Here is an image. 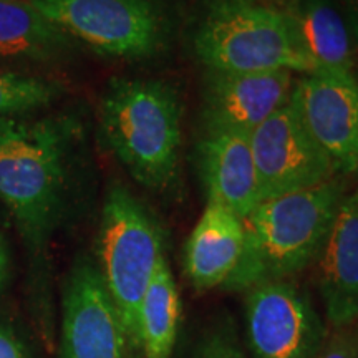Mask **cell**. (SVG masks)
I'll use <instances>...</instances> for the list:
<instances>
[{"instance_id": "cell-15", "label": "cell", "mask_w": 358, "mask_h": 358, "mask_svg": "<svg viewBox=\"0 0 358 358\" xmlns=\"http://www.w3.org/2000/svg\"><path fill=\"white\" fill-rule=\"evenodd\" d=\"M77 45L35 8L30 0H0V58L57 62Z\"/></svg>"}, {"instance_id": "cell-12", "label": "cell", "mask_w": 358, "mask_h": 358, "mask_svg": "<svg viewBox=\"0 0 358 358\" xmlns=\"http://www.w3.org/2000/svg\"><path fill=\"white\" fill-rule=\"evenodd\" d=\"M315 264L327 320L348 329L358 320V185L340 204Z\"/></svg>"}, {"instance_id": "cell-2", "label": "cell", "mask_w": 358, "mask_h": 358, "mask_svg": "<svg viewBox=\"0 0 358 358\" xmlns=\"http://www.w3.org/2000/svg\"><path fill=\"white\" fill-rule=\"evenodd\" d=\"M105 146L138 185L168 192L181 181L182 105L161 80L113 78L98 105Z\"/></svg>"}, {"instance_id": "cell-13", "label": "cell", "mask_w": 358, "mask_h": 358, "mask_svg": "<svg viewBox=\"0 0 358 358\" xmlns=\"http://www.w3.org/2000/svg\"><path fill=\"white\" fill-rule=\"evenodd\" d=\"M198 158L208 203L222 206L241 219L261 203L250 134L203 131Z\"/></svg>"}, {"instance_id": "cell-7", "label": "cell", "mask_w": 358, "mask_h": 358, "mask_svg": "<svg viewBox=\"0 0 358 358\" xmlns=\"http://www.w3.org/2000/svg\"><path fill=\"white\" fill-rule=\"evenodd\" d=\"M245 292V324L254 357H317L329 334L301 285L294 279L268 280Z\"/></svg>"}, {"instance_id": "cell-10", "label": "cell", "mask_w": 358, "mask_h": 358, "mask_svg": "<svg viewBox=\"0 0 358 358\" xmlns=\"http://www.w3.org/2000/svg\"><path fill=\"white\" fill-rule=\"evenodd\" d=\"M129 353L127 330L96 264L78 259L64 289L60 358H128Z\"/></svg>"}, {"instance_id": "cell-6", "label": "cell", "mask_w": 358, "mask_h": 358, "mask_svg": "<svg viewBox=\"0 0 358 358\" xmlns=\"http://www.w3.org/2000/svg\"><path fill=\"white\" fill-rule=\"evenodd\" d=\"M77 43L101 57L148 60L169 45V19L159 0H30Z\"/></svg>"}, {"instance_id": "cell-5", "label": "cell", "mask_w": 358, "mask_h": 358, "mask_svg": "<svg viewBox=\"0 0 358 358\" xmlns=\"http://www.w3.org/2000/svg\"><path fill=\"white\" fill-rule=\"evenodd\" d=\"M98 272L136 352L138 315L164 259L163 234L150 209L127 186L113 185L103 203L98 229Z\"/></svg>"}, {"instance_id": "cell-18", "label": "cell", "mask_w": 358, "mask_h": 358, "mask_svg": "<svg viewBox=\"0 0 358 358\" xmlns=\"http://www.w3.org/2000/svg\"><path fill=\"white\" fill-rule=\"evenodd\" d=\"M62 93L64 87L53 80L0 69V120L47 108Z\"/></svg>"}, {"instance_id": "cell-4", "label": "cell", "mask_w": 358, "mask_h": 358, "mask_svg": "<svg viewBox=\"0 0 358 358\" xmlns=\"http://www.w3.org/2000/svg\"><path fill=\"white\" fill-rule=\"evenodd\" d=\"M194 53L204 70L315 73L294 15L252 0H208L194 34Z\"/></svg>"}, {"instance_id": "cell-19", "label": "cell", "mask_w": 358, "mask_h": 358, "mask_svg": "<svg viewBox=\"0 0 358 358\" xmlns=\"http://www.w3.org/2000/svg\"><path fill=\"white\" fill-rule=\"evenodd\" d=\"M315 358H358L357 337L348 329H335Z\"/></svg>"}, {"instance_id": "cell-9", "label": "cell", "mask_w": 358, "mask_h": 358, "mask_svg": "<svg viewBox=\"0 0 358 358\" xmlns=\"http://www.w3.org/2000/svg\"><path fill=\"white\" fill-rule=\"evenodd\" d=\"M290 103L337 176L358 174V73L295 78Z\"/></svg>"}, {"instance_id": "cell-8", "label": "cell", "mask_w": 358, "mask_h": 358, "mask_svg": "<svg viewBox=\"0 0 358 358\" xmlns=\"http://www.w3.org/2000/svg\"><path fill=\"white\" fill-rule=\"evenodd\" d=\"M261 201L310 189L337 176L292 103L250 133Z\"/></svg>"}, {"instance_id": "cell-23", "label": "cell", "mask_w": 358, "mask_h": 358, "mask_svg": "<svg viewBox=\"0 0 358 358\" xmlns=\"http://www.w3.org/2000/svg\"><path fill=\"white\" fill-rule=\"evenodd\" d=\"M8 275H10V256H8L6 237L0 232V290L6 287Z\"/></svg>"}, {"instance_id": "cell-1", "label": "cell", "mask_w": 358, "mask_h": 358, "mask_svg": "<svg viewBox=\"0 0 358 358\" xmlns=\"http://www.w3.org/2000/svg\"><path fill=\"white\" fill-rule=\"evenodd\" d=\"M80 129L69 115L0 120V201L38 256L65 211Z\"/></svg>"}, {"instance_id": "cell-16", "label": "cell", "mask_w": 358, "mask_h": 358, "mask_svg": "<svg viewBox=\"0 0 358 358\" xmlns=\"http://www.w3.org/2000/svg\"><path fill=\"white\" fill-rule=\"evenodd\" d=\"M315 73H355V37L332 0H301L294 13Z\"/></svg>"}, {"instance_id": "cell-11", "label": "cell", "mask_w": 358, "mask_h": 358, "mask_svg": "<svg viewBox=\"0 0 358 358\" xmlns=\"http://www.w3.org/2000/svg\"><path fill=\"white\" fill-rule=\"evenodd\" d=\"M295 73L206 70L201 85L203 131L250 134L292 96Z\"/></svg>"}, {"instance_id": "cell-25", "label": "cell", "mask_w": 358, "mask_h": 358, "mask_svg": "<svg viewBox=\"0 0 358 358\" xmlns=\"http://www.w3.org/2000/svg\"><path fill=\"white\" fill-rule=\"evenodd\" d=\"M355 337H357V352H358V332L355 334Z\"/></svg>"}, {"instance_id": "cell-17", "label": "cell", "mask_w": 358, "mask_h": 358, "mask_svg": "<svg viewBox=\"0 0 358 358\" xmlns=\"http://www.w3.org/2000/svg\"><path fill=\"white\" fill-rule=\"evenodd\" d=\"M181 320V297L166 257L143 297L138 315L136 352L141 358H171Z\"/></svg>"}, {"instance_id": "cell-21", "label": "cell", "mask_w": 358, "mask_h": 358, "mask_svg": "<svg viewBox=\"0 0 358 358\" xmlns=\"http://www.w3.org/2000/svg\"><path fill=\"white\" fill-rule=\"evenodd\" d=\"M0 358H30L24 343L0 320Z\"/></svg>"}, {"instance_id": "cell-3", "label": "cell", "mask_w": 358, "mask_h": 358, "mask_svg": "<svg viewBox=\"0 0 358 358\" xmlns=\"http://www.w3.org/2000/svg\"><path fill=\"white\" fill-rule=\"evenodd\" d=\"M347 192V178L335 176L310 189L261 201L243 219V256L224 289L241 292L292 279L315 264Z\"/></svg>"}, {"instance_id": "cell-20", "label": "cell", "mask_w": 358, "mask_h": 358, "mask_svg": "<svg viewBox=\"0 0 358 358\" xmlns=\"http://www.w3.org/2000/svg\"><path fill=\"white\" fill-rule=\"evenodd\" d=\"M199 358H244V357L243 353H241L239 347H237V343L229 337V335L217 334V335H213V337L206 342Z\"/></svg>"}, {"instance_id": "cell-24", "label": "cell", "mask_w": 358, "mask_h": 358, "mask_svg": "<svg viewBox=\"0 0 358 358\" xmlns=\"http://www.w3.org/2000/svg\"><path fill=\"white\" fill-rule=\"evenodd\" d=\"M343 3H345V19L358 42V0H343Z\"/></svg>"}, {"instance_id": "cell-22", "label": "cell", "mask_w": 358, "mask_h": 358, "mask_svg": "<svg viewBox=\"0 0 358 358\" xmlns=\"http://www.w3.org/2000/svg\"><path fill=\"white\" fill-rule=\"evenodd\" d=\"M252 2L259 3V6L271 8V10L287 13V15H294L297 10L301 0H252Z\"/></svg>"}, {"instance_id": "cell-14", "label": "cell", "mask_w": 358, "mask_h": 358, "mask_svg": "<svg viewBox=\"0 0 358 358\" xmlns=\"http://www.w3.org/2000/svg\"><path fill=\"white\" fill-rule=\"evenodd\" d=\"M244 249L243 219L216 203H208L185 245L186 277L192 287H224L236 271Z\"/></svg>"}]
</instances>
